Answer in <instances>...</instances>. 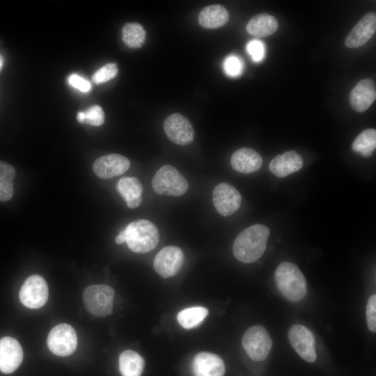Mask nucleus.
I'll return each mask as SVG.
<instances>
[{
	"mask_svg": "<svg viewBox=\"0 0 376 376\" xmlns=\"http://www.w3.org/2000/svg\"><path fill=\"white\" fill-rule=\"evenodd\" d=\"M278 21L272 15L261 13L253 16L246 26V31L256 37L262 38L273 34L278 29Z\"/></svg>",
	"mask_w": 376,
	"mask_h": 376,
	"instance_id": "4be33fe9",
	"label": "nucleus"
},
{
	"mask_svg": "<svg viewBox=\"0 0 376 376\" xmlns=\"http://www.w3.org/2000/svg\"><path fill=\"white\" fill-rule=\"evenodd\" d=\"M19 297L21 303L29 308H39L48 299V286L45 280L39 275L26 279L21 287Z\"/></svg>",
	"mask_w": 376,
	"mask_h": 376,
	"instance_id": "6e6552de",
	"label": "nucleus"
},
{
	"mask_svg": "<svg viewBox=\"0 0 376 376\" xmlns=\"http://www.w3.org/2000/svg\"><path fill=\"white\" fill-rule=\"evenodd\" d=\"M263 164L260 155L252 148H242L235 151L230 158L234 170L242 173H251L259 170Z\"/></svg>",
	"mask_w": 376,
	"mask_h": 376,
	"instance_id": "6ab92c4d",
	"label": "nucleus"
},
{
	"mask_svg": "<svg viewBox=\"0 0 376 376\" xmlns=\"http://www.w3.org/2000/svg\"><path fill=\"white\" fill-rule=\"evenodd\" d=\"M366 321L369 330L376 331V295H372L368 300L366 305Z\"/></svg>",
	"mask_w": 376,
	"mask_h": 376,
	"instance_id": "7c9ffc66",
	"label": "nucleus"
},
{
	"mask_svg": "<svg viewBox=\"0 0 376 376\" xmlns=\"http://www.w3.org/2000/svg\"><path fill=\"white\" fill-rule=\"evenodd\" d=\"M242 343L248 356L256 361L266 359L272 345L268 331L260 325L249 328L242 337Z\"/></svg>",
	"mask_w": 376,
	"mask_h": 376,
	"instance_id": "423d86ee",
	"label": "nucleus"
},
{
	"mask_svg": "<svg viewBox=\"0 0 376 376\" xmlns=\"http://www.w3.org/2000/svg\"><path fill=\"white\" fill-rule=\"evenodd\" d=\"M119 194L130 209L139 207L142 201L143 187L140 181L134 177H123L117 185Z\"/></svg>",
	"mask_w": 376,
	"mask_h": 376,
	"instance_id": "aec40b11",
	"label": "nucleus"
},
{
	"mask_svg": "<svg viewBox=\"0 0 376 376\" xmlns=\"http://www.w3.org/2000/svg\"><path fill=\"white\" fill-rule=\"evenodd\" d=\"M192 370L194 376H224L225 365L218 355L203 352L194 357Z\"/></svg>",
	"mask_w": 376,
	"mask_h": 376,
	"instance_id": "f3484780",
	"label": "nucleus"
},
{
	"mask_svg": "<svg viewBox=\"0 0 376 376\" xmlns=\"http://www.w3.org/2000/svg\"><path fill=\"white\" fill-rule=\"evenodd\" d=\"M49 350L55 355L66 357L72 354L77 345V334L68 324L61 323L52 329L47 339Z\"/></svg>",
	"mask_w": 376,
	"mask_h": 376,
	"instance_id": "0eeeda50",
	"label": "nucleus"
},
{
	"mask_svg": "<svg viewBox=\"0 0 376 376\" xmlns=\"http://www.w3.org/2000/svg\"><path fill=\"white\" fill-rule=\"evenodd\" d=\"M376 31V15L374 12L366 13L350 31L345 40V45L350 48H357L365 45Z\"/></svg>",
	"mask_w": 376,
	"mask_h": 376,
	"instance_id": "2eb2a0df",
	"label": "nucleus"
},
{
	"mask_svg": "<svg viewBox=\"0 0 376 376\" xmlns=\"http://www.w3.org/2000/svg\"><path fill=\"white\" fill-rule=\"evenodd\" d=\"M118 72V69L116 63H107L93 74L92 80L96 84L105 83L113 79Z\"/></svg>",
	"mask_w": 376,
	"mask_h": 376,
	"instance_id": "cd10ccee",
	"label": "nucleus"
},
{
	"mask_svg": "<svg viewBox=\"0 0 376 376\" xmlns=\"http://www.w3.org/2000/svg\"><path fill=\"white\" fill-rule=\"evenodd\" d=\"M184 258L180 248L175 246H165L156 255L153 261L154 269L162 278L173 276L181 269Z\"/></svg>",
	"mask_w": 376,
	"mask_h": 376,
	"instance_id": "9d476101",
	"label": "nucleus"
},
{
	"mask_svg": "<svg viewBox=\"0 0 376 376\" xmlns=\"http://www.w3.org/2000/svg\"><path fill=\"white\" fill-rule=\"evenodd\" d=\"M376 148V130L373 128L362 131L354 140L352 148L364 157L373 155Z\"/></svg>",
	"mask_w": 376,
	"mask_h": 376,
	"instance_id": "393cba45",
	"label": "nucleus"
},
{
	"mask_svg": "<svg viewBox=\"0 0 376 376\" xmlns=\"http://www.w3.org/2000/svg\"><path fill=\"white\" fill-rule=\"evenodd\" d=\"M144 360L137 352L127 350L119 357V370L122 376H141Z\"/></svg>",
	"mask_w": 376,
	"mask_h": 376,
	"instance_id": "5701e85b",
	"label": "nucleus"
},
{
	"mask_svg": "<svg viewBox=\"0 0 376 376\" xmlns=\"http://www.w3.org/2000/svg\"><path fill=\"white\" fill-rule=\"evenodd\" d=\"M13 181L0 178V201H8L13 196Z\"/></svg>",
	"mask_w": 376,
	"mask_h": 376,
	"instance_id": "473e14b6",
	"label": "nucleus"
},
{
	"mask_svg": "<svg viewBox=\"0 0 376 376\" xmlns=\"http://www.w3.org/2000/svg\"><path fill=\"white\" fill-rule=\"evenodd\" d=\"M152 187L158 194L180 196L186 193L189 184L175 167L167 164L157 171L152 180Z\"/></svg>",
	"mask_w": 376,
	"mask_h": 376,
	"instance_id": "20e7f679",
	"label": "nucleus"
},
{
	"mask_svg": "<svg viewBox=\"0 0 376 376\" xmlns=\"http://www.w3.org/2000/svg\"><path fill=\"white\" fill-rule=\"evenodd\" d=\"M212 201L217 211L224 217L232 215L240 207V192L227 182L218 184L212 192Z\"/></svg>",
	"mask_w": 376,
	"mask_h": 376,
	"instance_id": "9b49d317",
	"label": "nucleus"
},
{
	"mask_svg": "<svg viewBox=\"0 0 376 376\" xmlns=\"http://www.w3.org/2000/svg\"><path fill=\"white\" fill-rule=\"evenodd\" d=\"M15 176L14 167L3 161H0V178L13 181Z\"/></svg>",
	"mask_w": 376,
	"mask_h": 376,
	"instance_id": "72a5a7b5",
	"label": "nucleus"
},
{
	"mask_svg": "<svg viewBox=\"0 0 376 376\" xmlns=\"http://www.w3.org/2000/svg\"><path fill=\"white\" fill-rule=\"evenodd\" d=\"M376 99L374 81L370 79L359 81L350 93L349 100L351 107L357 112L366 111Z\"/></svg>",
	"mask_w": 376,
	"mask_h": 376,
	"instance_id": "dca6fc26",
	"label": "nucleus"
},
{
	"mask_svg": "<svg viewBox=\"0 0 376 376\" xmlns=\"http://www.w3.org/2000/svg\"><path fill=\"white\" fill-rule=\"evenodd\" d=\"M246 49L256 62H259L264 58L265 48L263 41L256 39L251 40L246 44Z\"/></svg>",
	"mask_w": 376,
	"mask_h": 376,
	"instance_id": "c756f323",
	"label": "nucleus"
},
{
	"mask_svg": "<svg viewBox=\"0 0 376 376\" xmlns=\"http://www.w3.org/2000/svg\"><path fill=\"white\" fill-rule=\"evenodd\" d=\"M274 278L279 292L288 300L297 302L305 297L306 281L295 264L287 261L281 263L275 270Z\"/></svg>",
	"mask_w": 376,
	"mask_h": 376,
	"instance_id": "f03ea898",
	"label": "nucleus"
},
{
	"mask_svg": "<svg viewBox=\"0 0 376 376\" xmlns=\"http://www.w3.org/2000/svg\"><path fill=\"white\" fill-rule=\"evenodd\" d=\"M124 43L130 48H139L144 43L146 31L139 23H126L122 29Z\"/></svg>",
	"mask_w": 376,
	"mask_h": 376,
	"instance_id": "a878e982",
	"label": "nucleus"
},
{
	"mask_svg": "<svg viewBox=\"0 0 376 376\" xmlns=\"http://www.w3.org/2000/svg\"><path fill=\"white\" fill-rule=\"evenodd\" d=\"M3 64V58L1 55H0V70L1 69Z\"/></svg>",
	"mask_w": 376,
	"mask_h": 376,
	"instance_id": "c9c22d12",
	"label": "nucleus"
},
{
	"mask_svg": "<svg viewBox=\"0 0 376 376\" xmlns=\"http://www.w3.org/2000/svg\"><path fill=\"white\" fill-rule=\"evenodd\" d=\"M115 240L118 244H121L125 242V235L123 231L119 233V234L116 237Z\"/></svg>",
	"mask_w": 376,
	"mask_h": 376,
	"instance_id": "f704fd0d",
	"label": "nucleus"
},
{
	"mask_svg": "<svg viewBox=\"0 0 376 376\" xmlns=\"http://www.w3.org/2000/svg\"><path fill=\"white\" fill-rule=\"evenodd\" d=\"M269 236V229L262 224H254L242 230L233 245L235 257L242 263H251L264 253Z\"/></svg>",
	"mask_w": 376,
	"mask_h": 376,
	"instance_id": "f257e3e1",
	"label": "nucleus"
},
{
	"mask_svg": "<svg viewBox=\"0 0 376 376\" xmlns=\"http://www.w3.org/2000/svg\"><path fill=\"white\" fill-rule=\"evenodd\" d=\"M130 166V160L119 154H109L97 158L93 163L95 174L102 179H109L124 173Z\"/></svg>",
	"mask_w": 376,
	"mask_h": 376,
	"instance_id": "ddd939ff",
	"label": "nucleus"
},
{
	"mask_svg": "<svg viewBox=\"0 0 376 376\" xmlns=\"http://www.w3.org/2000/svg\"><path fill=\"white\" fill-rule=\"evenodd\" d=\"M68 81L70 86L83 93L89 92L92 88L90 81L76 74L70 75Z\"/></svg>",
	"mask_w": 376,
	"mask_h": 376,
	"instance_id": "2f4dec72",
	"label": "nucleus"
},
{
	"mask_svg": "<svg viewBox=\"0 0 376 376\" xmlns=\"http://www.w3.org/2000/svg\"><path fill=\"white\" fill-rule=\"evenodd\" d=\"M166 135L173 143L187 146L194 139V130L189 120L183 115L175 113L169 116L164 123Z\"/></svg>",
	"mask_w": 376,
	"mask_h": 376,
	"instance_id": "1a4fd4ad",
	"label": "nucleus"
},
{
	"mask_svg": "<svg viewBox=\"0 0 376 376\" xmlns=\"http://www.w3.org/2000/svg\"><path fill=\"white\" fill-rule=\"evenodd\" d=\"M114 290L109 285H92L83 293V301L86 309L97 317L110 315L113 309Z\"/></svg>",
	"mask_w": 376,
	"mask_h": 376,
	"instance_id": "39448f33",
	"label": "nucleus"
},
{
	"mask_svg": "<svg viewBox=\"0 0 376 376\" xmlns=\"http://www.w3.org/2000/svg\"><path fill=\"white\" fill-rule=\"evenodd\" d=\"M77 119L81 123L100 126L104 122V113L99 105H93L84 111L77 113Z\"/></svg>",
	"mask_w": 376,
	"mask_h": 376,
	"instance_id": "bb28decb",
	"label": "nucleus"
},
{
	"mask_svg": "<svg viewBox=\"0 0 376 376\" xmlns=\"http://www.w3.org/2000/svg\"><path fill=\"white\" fill-rule=\"evenodd\" d=\"M23 350L19 343L9 336L0 340V370L6 374L14 372L22 363Z\"/></svg>",
	"mask_w": 376,
	"mask_h": 376,
	"instance_id": "4468645a",
	"label": "nucleus"
},
{
	"mask_svg": "<svg viewBox=\"0 0 376 376\" xmlns=\"http://www.w3.org/2000/svg\"><path fill=\"white\" fill-rule=\"evenodd\" d=\"M208 310L203 306H194L180 311L177 315L179 324L186 329L198 327L205 320Z\"/></svg>",
	"mask_w": 376,
	"mask_h": 376,
	"instance_id": "b1692460",
	"label": "nucleus"
},
{
	"mask_svg": "<svg viewBox=\"0 0 376 376\" xmlns=\"http://www.w3.org/2000/svg\"><path fill=\"white\" fill-rule=\"evenodd\" d=\"M303 159L295 150H289L276 155L269 163V171L279 178L286 177L300 170Z\"/></svg>",
	"mask_w": 376,
	"mask_h": 376,
	"instance_id": "a211bd4d",
	"label": "nucleus"
},
{
	"mask_svg": "<svg viewBox=\"0 0 376 376\" xmlns=\"http://www.w3.org/2000/svg\"><path fill=\"white\" fill-rule=\"evenodd\" d=\"M125 242L134 253H145L158 244L159 233L156 226L149 220L139 219L130 222L123 230Z\"/></svg>",
	"mask_w": 376,
	"mask_h": 376,
	"instance_id": "7ed1b4c3",
	"label": "nucleus"
},
{
	"mask_svg": "<svg viewBox=\"0 0 376 376\" xmlns=\"http://www.w3.org/2000/svg\"><path fill=\"white\" fill-rule=\"evenodd\" d=\"M288 338L292 347L304 360L308 362L315 361V338L308 328L301 324L292 326L288 331Z\"/></svg>",
	"mask_w": 376,
	"mask_h": 376,
	"instance_id": "f8f14e48",
	"label": "nucleus"
},
{
	"mask_svg": "<svg viewBox=\"0 0 376 376\" xmlns=\"http://www.w3.org/2000/svg\"><path fill=\"white\" fill-rule=\"evenodd\" d=\"M223 68L228 76L238 77L243 71V63L237 56L229 55L223 62Z\"/></svg>",
	"mask_w": 376,
	"mask_h": 376,
	"instance_id": "c85d7f7f",
	"label": "nucleus"
},
{
	"mask_svg": "<svg viewBox=\"0 0 376 376\" xmlns=\"http://www.w3.org/2000/svg\"><path fill=\"white\" fill-rule=\"evenodd\" d=\"M229 19V14L225 7L214 4L203 8L198 15L199 24L205 29H216L225 25Z\"/></svg>",
	"mask_w": 376,
	"mask_h": 376,
	"instance_id": "412c9836",
	"label": "nucleus"
}]
</instances>
